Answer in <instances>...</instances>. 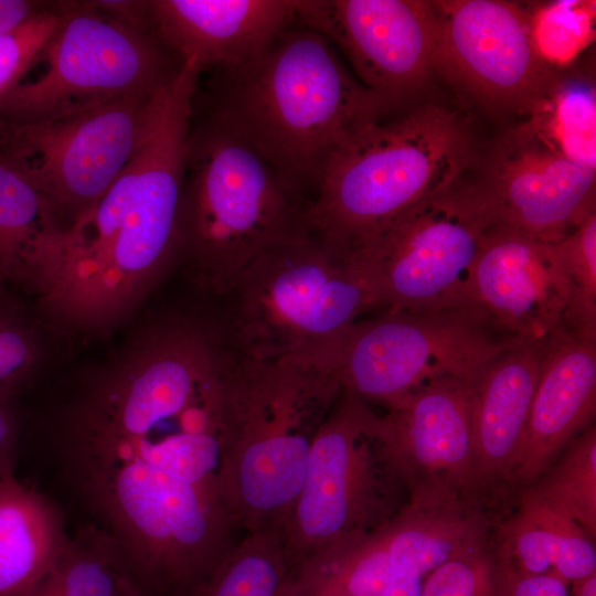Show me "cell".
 Segmentation results:
<instances>
[{"instance_id":"6da1fadb","label":"cell","mask_w":596,"mask_h":596,"mask_svg":"<svg viewBox=\"0 0 596 596\" xmlns=\"http://www.w3.org/2000/svg\"><path fill=\"white\" fill-rule=\"evenodd\" d=\"M294 23L249 64L221 71L211 109L302 200L330 158L389 108L324 36Z\"/></svg>"},{"instance_id":"7a4b0ae2","label":"cell","mask_w":596,"mask_h":596,"mask_svg":"<svg viewBox=\"0 0 596 596\" xmlns=\"http://www.w3.org/2000/svg\"><path fill=\"white\" fill-rule=\"evenodd\" d=\"M341 392L332 374L308 360L259 359L228 345L216 485L237 532L281 531Z\"/></svg>"},{"instance_id":"3957f363","label":"cell","mask_w":596,"mask_h":596,"mask_svg":"<svg viewBox=\"0 0 596 596\" xmlns=\"http://www.w3.org/2000/svg\"><path fill=\"white\" fill-rule=\"evenodd\" d=\"M472 156L467 120L427 104L369 126L328 161L306 206L307 230L350 249L458 181Z\"/></svg>"},{"instance_id":"277c9868","label":"cell","mask_w":596,"mask_h":596,"mask_svg":"<svg viewBox=\"0 0 596 596\" xmlns=\"http://www.w3.org/2000/svg\"><path fill=\"white\" fill-rule=\"evenodd\" d=\"M306 205L269 162L211 108L192 116L181 256L204 290L228 295L267 248L305 226Z\"/></svg>"},{"instance_id":"5b68a950","label":"cell","mask_w":596,"mask_h":596,"mask_svg":"<svg viewBox=\"0 0 596 596\" xmlns=\"http://www.w3.org/2000/svg\"><path fill=\"white\" fill-rule=\"evenodd\" d=\"M227 344L259 359L311 355L360 317L382 310L370 270L306 226L262 253L230 291Z\"/></svg>"},{"instance_id":"8992f818","label":"cell","mask_w":596,"mask_h":596,"mask_svg":"<svg viewBox=\"0 0 596 596\" xmlns=\"http://www.w3.org/2000/svg\"><path fill=\"white\" fill-rule=\"evenodd\" d=\"M411 504L386 414L342 390L309 454L281 528L288 574L329 550L384 530Z\"/></svg>"},{"instance_id":"52a82bcc","label":"cell","mask_w":596,"mask_h":596,"mask_svg":"<svg viewBox=\"0 0 596 596\" xmlns=\"http://www.w3.org/2000/svg\"><path fill=\"white\" fill-rule=\"evenodd\" d=\"M181 256L180 215L136 190L126 170L65 234L40 305L58 323L103 331L131 315Z\"/></svg>"},{"instance_id":"ba28073f","label":"cell","mask_w":596,"mask_h":596,"mask_svg":"<svg viewBox=\"0 0 596 596\" xmlns=\"http://www.w3.org/2000/svg\"><path fill=\"white\" fill-rule=\"evenodd\" d=\"M517 340L475 308L385 309L353 323L310 360L332 374L344 392L390 411L436 377L472 382Z\"/></svg>"},{"instance_id":"9c48e42d","label":"cell","mask_w":596,"mask_h":596,"mask_svg":"<svg viewBox=\"0 0 596 596\" xmlns=\"http://www.w3.org/2000/svg\"><path fill=\"white\" fill-rule=\"evenodd\" d=\"M155 95L0 117V146L25 169L64 234L99 201L132 159Z\"/></svg>"},{"instance_id":"30bf717a","label":"cell","mask_w":596,"mask_h":596,"mask_svg":"<svg viewBox=\"0 0 596 596\" xmlns=\"http://www.w3.org/2000/svg\"><path fill=\"white\" fill-rule=\"evenodd\" d=\"M491 228L477 182L459 179L351 249L370 270L383 310L477 309L471 272Z\"/></svg>"},{"instance_id":"8fae6325","label":"cell","mask_w":596,"mask_h":596,"mask_svg":"<svg viewBox=\"0 0 596 596\" xmlns=\"http://www.w3.org/2000/svg\"><path fill=\"white\" fill-rule=\"evenodd\" d=\"M153 33L68 2L40 61L44 72L0 102V117H23L62 106L153 95L180 71ZM177 56V55H175Z\"/></svg>"},{"instance_id":"7c38bea8","label":"cell","mask_w":596,"mask_h":596,"mask_svg":"<svg viewBox=\"0 0 596 596\" xmlns=\"http://www.w3.org/2000/svg\"><path fill=\"white\" fill-rule=\"evenodd\" d=\"M432 2L435 71L483 105L528 113L556 77L536 50L532 12L503 0Z\"/></svg>"},{"instance_id":"4fadbf2b","label":"cell","mask_w":596,"mask_h":596,"mask_svg":"<svg viewBox=\"0 0 596 596\" xmlns=\"http://www.w3.org/2000/svg\"><path fill=\"white\" fill-rule=\"evenodd\" d=\"M296 22L324 36L387 108L436 72L437 20L425 0L296 1Z\"/></svg>"},{"instance_id":"5bb4252c","label":"cell","mask_w":596,"mask_h":596,"mask_svg":"<svg viewBox=\"0 0 596 596\" xmlns=\"http://www.w3.org/2000/svg\"><path fill=\"white\" fill-rule=\"evenodd\" d=\"M470 383L455 376L436 377L385 413L412 504L511 510L488 498L478 481Z\"/></svg>"},{"instance_id":"9a60e30c","label":"cell","mask_w":596,"mask_h":596,"mask_svg":"<svg viewBox=\"0 0 596 596\" xmlns=\"http://www.w3.org/2000/svg\"><path fill=\"white\" fill-rule=\"evenodd\" d=\"M594 168L547 147L525 125L493 149L477 182L492 228L558 241L595 211Z\"/></svg>"},{"instance_id":"2e32d148","label":"cell","mask_w":596,"mask_h":596,"mask_svg":"<svg viewBox=\"0 0 596 596\" xmlns=\"http://www.w3.org/2000/svg\"><path fill=\"white\" fill-rule=\"evenodd\" d=\"M471 296L509 337L545 343L564 332L571 285L557 241L489 230L472 267Z\"/></svg>"},{"instance_id":"e0dca14e","label":"cell","mask_w":596,"mask_h":596,"mask_svg":"<svg viewBox=\"0 0 596 596\" xmlns=\"http://www.w3.org/2000/svg\"><path fill=\"white\" fill-rule=\"evenodd\" d=\"M150 17L181 63L228 71L256 60L296 21V1L151 0Z\"/></svg>"},{"instance_id":"ac0fdd59","label":"cell","mask_w":596,"mask_h":596,"mask_svg":"<svg viewBox=\"0 0 596 596\" xmlns=\"http://www.w3.org/2000/svg\"><path fill=\"white\" fill-rule=\"evenodd\" d=\"M546 342L517 340L470 383L477 476L492 501L510 507V477L520 451Z\"/></svg>"},{"instance_id":"d6986e66","label":"cell","mask_w":596,"mask_h":596,"mask_svg":"<svg viewBox=\"0 0 596 596\" xmlns=\"http://www.w3.org/2000/svg\"><path fill=\"white\" fill-rule=\"evenodd\" d=\"M595 413L596 341L564 331L546 342L511 488L518 492L533 482L594 425Z\"/></svg>"},{"instance_id":"ffe728a7","label":"cell","mask_w":596,"mask_h":596,"mask_svg":"<svg viewBox=\"0 0 596 596\" xmlns=\"http://www.w3.org/2000/svg\"><path fill=\"white\" fill-rule=\"evenodd\" d=\"M65 234L22 164L0 146V278L41 298L61 266Z\"/></svg>"},{"instance_id":"44dd1931","label":"cell","mask_w":596,"mask_h":596,"mask_svg":"<svg viewBox=\"0 0 596 596\" xmlns=\"http://www.w3.org/2000/svg\"><path fill=\"white\" fill-rule=\"evenodd\" d=\"M507 515L469 507L411 503L390 525V576L381 596H418L434 570L493 538Z\"/></svg>"},{"instance_id":"7402d4cb","label":"cell","mask_w":596,"mask_h":596,"mask_svg":"<svg viewBox=\"0 0 596 596\" xmlns=\"http://www.w3.org/2000/svg\"><path fill=\"white\" fill-rule=\"evenodd\" d=\"M494 554L510 572L550 575L568 585L596 572L595 539L526 488L496 530Z\"/></svg>"},{"instance_id":"603a6c76","label":"cell","mask_w":596,"mask_h":596,"mask_svg":"<svg viewBox=\"0 0 596 596\" xmlns=\"http://www.w3.org/2000/svg\"><path fill=\"white\" fill-rule=\"evenodd\" d=\"M68 539L56 505L20 481L0 476V596H23Z\"/></svg>"},{"instance_id":"cb8c5ba5","label":"cell","mask_w":596,"mask_h":596,"mask_svg":"<svg viewBox=\"0 0 596 596\" xmlns=\"http://www.w3.org/2000/svg\"><path fill=\"white\" fill-rule=\"evenodd\" d=\"M128 568L115 542L89 523L67 541L23 596H118Z\"/></svg>"},{"instance_id":"d4e9b609","label":"cell","mask_w":596,"mask_h":596,"mask_svg":"<svg viewBox=\"0 0 596 596\" xmlns=\"http://www.w3.org/2000/svg\"><path fill=\"white\" fill-rule=\"evenodd\" d=\"M524 123L547 147L596 168V94L585 78H557L528 110Z\"/></svg>"},{"instance_id":"484cf974","label":"cell","mask_w":596,"mask_h":596,"mask_svg":"<svg viewBox=\"0 0 596 596\" xmlns=\"http://www.w3.org/2000/svg\"><path fill=\"white\" fill-rule=\"evenodd\" d=\"M288 577L277 529L244 533L191 596H279Z\"/></svg>"},{"instance_id":"4316f807","label":"cell","mask_w":596,"mask_h":596,"mask_svg":"<svg viewBox=\"0 0 596 596\" xmlns=\"http://www.w3.org/2000/svg\"><path fill=\"white\" fill-rule=\"evenodd\" d=\"M526 488L596 538V427L573 439Z\"/></svg>"},{"instance_id":"83f0119b","label":"cell","mask_w":596,"mask_h":596,"mask_svg":"<svg viewBox=\"0 0 596 596\" xmlns=\"http://www.w3.org/2000/svg\"><path fill=\"white\" fill-rule=\"evenodd\" d=\"M570 285L565 331L596 341V212L557 241Z\"/></svg>"},{"instance_id":"f1b7e54d","label":"cell","mask_w":596,"mask_h":596,"mask_svg":"<svg viewBox=\"0 0 596 596\" xmlns=\"http://www.w3.org/2000/svg\"><path fill=\"white\" fill-rule=\"evenodd\" d=\"M38 336L19 307L0 291V400L17 401L39 363Z\"/></svg>"},{"instance_id":"f546056e","label":"cell","mask_w":596,"mask_h":596,"mask_svg":"<svg viewBox=\"0 0 596 596\" xmlns=\"http://www.w3.org/2000/svg\"><path fill=\"white\" fill-rule=\"evenodd\" d=\"M418 596H497L494 536L457 553L434 570Z\"/></svg>"},{"instance_id":"4dcf8cb0","label":"cell","mask_w":596,"mask_h":596,"mask_svg":"<svg viewBox=\"0 0 596 596\" xmlns=\"http://www.w3.org/2000/svg\"><path fill=\"white\" fill-rule=\"evenodd\" d=\"M68 2L54 4L19 26L0 33V102L35 65L57 29Z\"/></svg>"},{"instance_id":"1f68e13d","label":"cell","mask_w":596,"mask_h":596,"mask_svg":"<svg viewBox=\"0 0 596 596\" xmlns=\"http://www.w3.org/2000/svg\"><path fill=\"white\" fill-rule=\"evenodd\" d=\"M592 7L554 2L532 12V33L538 52L550 65L571 60L592 36Z\"/></svg>"},{"instance_id":"d6a6232c","label":"cell","mask_w":596,"mask_h":596,"mask_svg":"<svg viewBox=\"0 0 596 596\" xmlns=\"http://www.w3.org/2000/svg\"><path fill=\"white\" fill-rule=\"evenodd\" d=\"M497 596H571V592L557 577L519 575L497 564Z\"/></svg>"},{"instance_id":"836d02e7","label":"cell","mask_w":596,"mask_h":596,"mask_svg":"<svg viewBox=\"0 0 596 596\" xmlns=\"http://www.w3.org/2000/svg\"><path fill=\"white\" fill-rule=\"evenodd\" d=\"M17 401L0 400V476L14 473L21 438Z\"/></svg>"},{"instance_id":"e575fe53","label":"cell","mask_w":596,"mask_h":596,"mask_svg":"<svg viewBox=\"0 0 596 596\" xmlns=\"http://www.w3.org/2000/svg\"><path fill=\"white\" fill-rule=\"evenodd\" d=\"M53 4L47 1L0 0V33L19 26Z\"/></svg>"},{"instance_id":"d590c367","label":"cell","mask_w":596,"mask_h":596,"mask_svg":"<svg viewBox=\"0 0 596 596\" xmlns=\"http://www.w3.org/2000/svg\"><path fill=\"white\" fill-rule=\"evenodd\" d=\"M279 596H339V595L306 586L288 576L279 593Z\"/></svg>"},{"instance_id":"8d00e7d4","label":"cell","mask_w":596,"mask_h":596,"mask_svg":"<svg viewBox=\"0 0 596 596\" xmlns=\"http://www.w3.org/2000/svg\"><path fill=\"white\" fill-rule=\"evenodd\" d=\"M571 596H596V572L571 583Z\"/></svg>"},{"instance_id":"74e56055","label":"cell","mask_w":596,"mask_h":596,"mask_svg":"<svg viewBox=\"0 0 596 596\" xmlns=\"http://www.w3.org/2000/svg\"><path fill=\"white\" fill-rule=\"evenodd\" d=\"M118 596H151V595L145 592L128 572L123 581Z\"/></svg>"}]
</instances>
